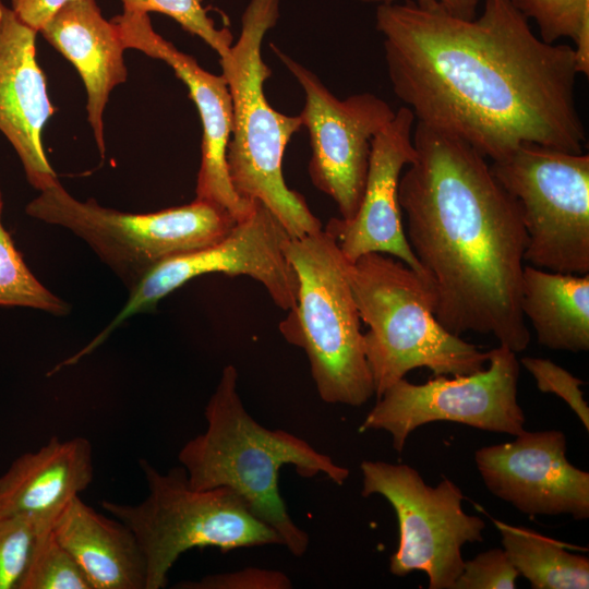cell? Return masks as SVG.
<instances>
[{
    "mask_svg": "<svg viewBox=\"0 0 589 589\" xmlns=\"http://www.w3.org/2000/svg\"><path fill=\"white\" fill-rule=\"evenodd\" d=\"M39 33L79 72L87 94V119L104 157V111L111 91L128 77L116 24L103 16L96 0H70Z\"/></svg>",
    "mask_w": 589,
    "mask_h": 589,
    "instance_id": "obj_18",
    "label": "cell"
},
{
    "mask_svg": "<svg viewBox=\"0 0 589 589\" xmlns=\"http://www.w3.org/2000/svg\"><path fill=\"white\" fill-rule=\"evenodd\" d=\"M398 184L406 237L449 333L494 336L514 352L530 333L520 310L527 232L518 202L462 140L417 122Z\"/></svg>",
    "mask_w": 589,
    "mask_h": 589,
    "instance_id": "obj_2",
    "label": "cell"
},
{
    "mask_svg": "<svg viewBox=\"0 0 589 589\" xmlns=\"http://www.w3.org/2000/svg\"><path fill=\"white\" fill-rule=\"evenodd\" d=\"M474 460L488 490L524 514L589 517V473L568 461L558 430H525L513 442L481 447Z\"/></svg>",
    "mask_w": 589,
    "mask_h": 589,
    "instance_id": "obj_15",
    "label": "cell"
},
{
    "mask_svg": "<svg viewBox=\"0 0 589 589\" xmlns=\"http://www.w3.org/2000/svg\"><path fill=\"white\" fill-rule=\"evenodd\" d=\"M17 589H93L74 557L57 540L52 526L37 534Z\"/></svg>",
    "mask_w": 589,
    "mask_h": 589,
    "instance_id": "obj_25",
    "label": "cell"
},
{
    "mask_svg": "<svg viewBox=\"0 0 589 589\" xmlns=\"http://www.w3.org/2000/svg\"><path fill=\"white\" fill-rule=\"evenodd\" d=\"M2 207H3V200H2L1 189H0V211H2Z\"/></svg>",
    "mask_w": 589,
    "mask_h": 589,
    "instance_id": "obj_33",
    "label": "cell"
},
{
    "mask_svg": "<svg viewBox=\"0 0 589 589\" xmlns=\"http://www.w3.org/2000/svg\"><path fill=\"white\" fill-rule=\"evenodd\" d=\"M360 469L362 496L382 495L398 519L399 541L389 572L404 577L421 570L430 589H454L464 568L462 546L482 542L485 528L480 517L464 512L461 490L447 478L428 485L405 464L364 460Z\"/></svg>",
    "mask_w": 589,
    "mask_h": 589,
    "instance_id": "obj_10",
    "label": "cell"
},
{
    "mask_svg": "<svg viewBox=\"0 0 589 589\" xmlns=\"http://www.w3.org/2000/svg\"><path fill=\"white\" fill-rule=\"evenodd\" d=\"M140 467L148 488L142 502L101 501L100 505L135 536L146 562L145 589L166 587L176 561L194 548L226 552L283 544L278 533L230 489H194L183 467L163 473L145 459L140 460Z\"/></svg>",
    "mask_w": 589,
    "mask_h": 589,
    "instance_id": "obj_7",
    "label": "cell"
},
{
    "mask_svg": "<svg viewBox=\"0 0 589 589\" xmlns=\"http://www.w3.org/2000/svg\"><path fill=\"white\" fill-rule=\"evenodd\" d=\"M504 551L533 589L589 588V560L567 552V544L537 531L493 520Z\"/></svg>",
    "mask_w": 589,
    "mask_h": 589,
    "instance_id": "obj_22",
    "label": "cell"
},
{
    "mask_svg": "<svg viewBox=\"0 0 589 589\" xmlns=\"http://www.w3.org/2000/svg\"><path fill=\"white\" fill-rule=\"evenodd\" d=\"M520 310L540 345L572 352L589 349V274L525 266Z\"/></svg>",
    "mask_w": 589,
    "mask_h": 589,
    "instance_id": "obj_21",
    "label": "cell"
},
{
    "mask_svg": "<svg viewBox=\"0 0 589 589\" xmlns=\"http://www.w3.org/2000/svg\"><path fill=\"white\" fill-rule=\"evenodd\" d=\"M272 48L304 92L299 117L310 139L311 182L333 199L340 218L350 219L364 193L372 141L396 111L369 92L337 98L314 72L274 45Z\"/></svg>",
    "mask_w": 589,
    "mask_h": 589,
    "instance_id": "obj_13",
    "label": "cell"
},
{
    "mask_svg": "<svg viewBox=\"0 0 589 589\" xmlns=\"http://www.w3.org/2000/svg\"><path fill=\"white\" fill-rule=\"evenodd\" d=\"M27 215L82 239L131 291L164 260L223 239L236 219L201 200L155 213H123L89 199L81 202L61 183L31 201Z\"/></svg>",
    "mask_w": 589,
    "mask_h": 589,
    "instance_id": "obj_8",
    "label": "cell"
},
{
    "mask_svg": "<svg viewBox=\"0 0 589 589\" xmlns=\"http://www.w3.org/2000/svg\"><path fill=\"white\" fill-rule=\"evenodd\" d=\"M52 531L85 573L93 589H145L146 562L133 532L73 497Z\"/></svg>",
    "mask_w": 589,
    "mask_h": 589,
    "instance_id": "obj_20",
    "label": "cell"
},
{
    "mask_svg": "<svg viewBox=\"0 0 589 589\" xmlns=\"http://www.w3.org/2000/svg\"><path fill=\"white\" fill-rule=\"evenodd\" d=\"M237 382V369L225 366L205 407V432L188 441L178 459L191 486L230 489L300 557L308 550L309 536L291 519L280 495L281 467L291 465L304 478L323 473L337 484L346 481L349 470L304 440L257 423L245 410Z\"/></svg>",
    "mask_w": 589,
    "mask_h": 589,
    "instance_id": "obj_3",
    "label": "cell"
},
{
    "mask_svg": "<svg viewBox=\"0 0 589 589\" xmlns=\"http://www.w3.org/2000/svg\"><path fill=\"white\" fill-rule=\"evenodd\" d=\"M414 121L408 107L396 110L372 141L364 193L356 215L350 219L333 217L324 230L335 238L349 262L368 253L389 254L424 278L408 243L398 201L400 176L416 156Z\"/></svg>",
    "mask_w": 589,
    "mask_h": 589,
    "instance_id": "obj_16",
    "label": "cell"
},
{
    "mask_svg": "<svg viewBox=\"0 0 589 589\" xmlns=\"http://www.w3.org/2000/svg\"><path fill=\"white\" fill-rule=\"evenodd\" d=\"M387 75L417 122L456 136L492 161L525 143L581 153L575 55L548 44L510 0L454 16L412 0L376 7Z\"/></svg>",
    "mask_w": 589,
    "mask_h": 589,
    "instance_id": "obj_1",
    "label": "cell"
},
{
    "mask_svg": "<svg viewBox=\"0 0 589 589\" xmlns=\"http://www.w3.org/2000/svg\"><path fill=\"white\" fill-rule=\"evenodd\" d=\"M55 521L34 515H0V589H17L39 531Z\"/></svg>",
    "mask_w": 589,
    "mask_h": 589,
    "instance_id": "obj_27",
    "label": "cell"
},
{
    "mask_svg": "<svg viewBox=\"0 0 589 589\" xmlns=\"http://www.w3.org/2000/svg\"><path fill=\"white\" fill-rule=\"evenodd\" d=\"M528 21L533 20L540 38L555 44L562 38L574 43L578 74H589V0H510Z\"/></svg>",
    "mask_w": 589,
    "mask_h": 589,
    "instance_id": "obj_23",
    "label": "cell"
},
{
    "mask_svg": "<svg viewBox=\"0 0 589 589\" xmlns=\"http://www.w3.org/2000/svg\"><path fill=\"white\" fill-rule=\"evenodd\" d=\"M490 169L519 204L528 237L525 262L588 274L589 155L525 143Z\"/></svg>",
    "mask_w": 589,
    "mask_h": 589,
    "instance_id": "obj_9",
    "label": "cell"
},
{
    "mask_svg": "<svg viewBox=\"0 0 589 589\" xmlns=\"http://www.w3.org/2000/svg\"><path fill=\"white\" fill-rule=\"evenodd\" d=\"M94 479L91 442L52 436L36 452L19 456L0 477V515H34L55 521Z\"/></svg>",
    "mask_w": 589,
    "mask_h": 589,
    "instance_id": "obj_19",
    "label": "cell"
},
{
    "mask_svg": "<svg viewBox=\"0 0 589 589\" xmlns=\"http://www.w3.org/2000/svg\"><path fill=\"white\" fill-rule=\"evenodd\" d=\"M366 4H387L398 2L399 0H354ZM420 5L436 7L445 12L466 20H472L477 16V9L480 0H412Z\"/></svg>",
    "mask_w": 589,
    "mask_h": 589,
    "instance_id": "obj_32",
    "label": "cell"
},
{
    "mask_svg": "<svg viewBox=\"0 0 589 589\" xmlns=\"http://www.w3.org/2000/svg\"><path fill=\"white\" fill-rule=\"evenodd\" d=\"M125 49H135L166 62L184 85L202 123L201 165L196 200L216 204L239 220L254 205L235 191L227 166L232 130V99L227 80L204 70L190 55L155 32L147 13L123 11L112 19Z\"/></svg>",
    "mask_w": 589,
    "mask_h": 589,
    "instance_id": "obj_14",
    "label": "cell"
},
{
    "mask_svg": "<svg viewBox=\"0 0 589 589\" xmlns=\"http://www.w3.org/2000/svg\"><path fill=\"white\" fill-rule=\"evenodd\" d=\"M520 362L534 377L539 390L561 397L588 431L589 408L580 389L584 382L548 359L525 357Z\"/></svg>",
    "mask_w": 589,
    "mask_h": 589,
    "instance_id": "obj_28",
    "label": "cell"
},
{
    "mask_svg": "<svg viewBox=\"0 0 589 589\" xmlns=\"http://www.w3.org/2000/svg\"><path fill=\"white\" fill-rule=\"evenodd\" d=\"M70 0H11L16 16L37 33Z\"/></svg>",
    "mask_w": 589,
    "mask_h": 589,
    "instance_id": "obj_31",
    "label": "cell"
},
{
    "mask_svg": "<svg viewBox=\"0 0 589 589\" xmlns=\"http://www.w3.org/2000/svg\"><path fill=\"white\" fill-rule=\"evenodd\" d=\"M180 589H289L287 575L274 569L248 567L231 573L214 574L196 581L177 584Z\"/></svg>",
    "mask_w": 589,
    "mask_h": 589,
    "instance_id": "obj_30",
    "label": "cell"
},
{
    "mask_svg": "<svg viewBox=\"0 0 589 589\" xmlns=\"http://www.w3.org/2000/svg\"><path fill=\"white\" fill-rule=\"evenodd\" d=\"M488 363L486 369L454 378L438 375L423 384L399 380L377 398L360 430L388 432L398 453L404 450L411 432L434 421L520 434L526 419L517 400L516 352L498 345L489 350Z\"/></svg>",
    "mask_w": 589,
    "mask_h": 589,
    "instance_id": "obj_11",
    "label": "cell"
},
{
    "mask_svg": "<svg viewBox=\"0 0 589 589\" xmlns=\"http://www.w3.org/2000/svg\"><path fill=\"white\" fill-rule=\"evenodd\" d=\"M347 272L360 318L369 326L363 344L377 398L417 368L435 376L484 369L489 351L438 323L428 283L405 263L368 253L348 262Z\"/></svg>",
    "mask_w": 589,
    "mask_h": 589,
    "instance_id": "obj_5",
    "label": "cell"
},
{
    "mask_svg": "<svg viewBox=\"0 0 589 589\" xmlns=\"http://www.w3.org/2000/svg\"><path fill=\"white\" fill-rule=\"evenodd\" d=\"M36 35L0 0V132L15 149L29 184L41 192L59 180L41 140L55 108L36 60Z\"/></svg>",
    "mask_w": 589,
    "mask_h": 589,
    "instance_id": "obj_17",
    "label": "cell"
},
{
    "mask_svg": "<svg viewBox=\"0 0 589 589\" xmlns=\"http://www.w3.org/2000/svg\"><path fill=\"white\" fill-rule=\"evenodd\" d=\"M518 576L504 549H491L465 561L454 589H514Z\"/></svg>",
    "mask_w": 589,
    "mask_h": 589,
    "instance_id": "obj_29",
    "label": "cell"
},
{
    "mask_svg": "<svg viewBox=\"0 0 589 589\" xmlns=\"http://www.w3.org/2000/svg\"><path fill=\"white\" fill-rule=\"evenodd\" d=\"M286 257L298 278L296 305L279 324L306 353L317 393L327 404L358 407L374 395L348 262L325 230L290 238Z\"/></svg>",
    "mask_w": 589,
    "mask_h": 589,
    "instance_id": "obj_6",
    "label": "cell"
},
{
    "mask_svg": "<svg viewBox=\"0 0 589 589\" xmlns=\"http://www.w3.org/2000/svg\"><path fill=\"white\" fill-rule=\"evenodd\" d=\"M123 11L165 14L175 20L184 31L200 37L219 57L226 58L233 38L227 27H217L207 14L201 0H120Z\"/></svg>",
    "mask_w": 589,
    "mask_h": 589,
    "instance_id": "obj_26",
    "label": "cell"
},
{
    "mask_svg": "<svg viewBox=\"0 0 589 589\" xmlns=\"http://www.w3.org/2000/svg\"><path fill=\"white\" fill-rule=\"evenodd\" d=\"M279 10L280 0H250L238 39L219 59L232 99L227 166L238 195L263 203L291 238H299L321 231L322 223L283 176L284 154L302 127L301 119L275 110L264 94L272 71L263 60L262 44L277 24Z\"/></svg>",
    "mask_w": 589,
    "mask_h": 589,
    "instance_id": "obj_4",
    "label": "cell"
},
{
    "mask_svg": "<svg viewBox=\"0 0 589 589\" xmlns=\"http://www.w3.org/2000/svg\"><path fill=\"white\" fill-rule=\"evenodd\" d=\"M0 211V305L41 310L64 315L65 301L46 288L29 271L1 223Z\"/></svg>",
    "mask_w": 589,
    "mask_h": 589,
    "instance_id": "obj_24",
    "label": "cell"
},
{
    "mask_svg": "<svg viewBox=\"0 0 589 589\" xmlns=\"http://www.w3.org/2000/svg\"><path fill=\"white\" fill-rule=\"evenodd\" d=\"M290 238L274 214L263 203L254 201L250 213L236 220L219 241L173 255L153 267L130 291L128 301L111 323L79 356L92 352L129 317L153 310L160 299L204 274L251 277L264 286L277 306L291 310L297 303L299 284L285 254Z\"/></svg>",
    "mask_w": 589,
    "mask_h": 589,
    "instance_id": "obj_12",
    "label": "cell"
}]
</instances>
